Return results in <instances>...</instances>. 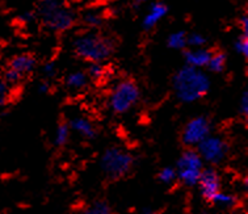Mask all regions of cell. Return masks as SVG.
Returning a JSON list of instances; mask_svg holds the SVG:
<instances>
[{"label":"cell","mask_w":248,"mask_h":214,"mask_svg":"<svg viewBox=\"0 0 248 214\" xmlns=\"http://www.w3.org/2000/svg\"><path fill=\"white\" fill-rule=\"evenodd\" d=\"M210 132H212L210 120L205 116H197L185 123L183 133H181V141L186 147L194 149L205 138L210 136Z\"/></svg>","instance_id":"8"},{"label":"cell","mask_w":248,"mask_h":214,"mask_svg":"<svg viewBox=\"0 0 248 214\" xmlns=\"http://www.w3.org/2000/svg\"><path fill=\"white\" fill-rule=\"evenodd\" d=\"M242 29H243V34L247 36L248 34V17L247 16H243L242 17Z\"/></svg>","instance_id":"31"},{"label":"cell","mask_w":248,"mask_h":214,"mask_svg":"<svg viewBox=\"0 0 248 214\" xmlns=\"http://www.w3.org/2000/svg\"><path fill=\"white\" fill-rule=\"evenodd\" d=\"M140 3H144V1H147V0H138Z\"/></svg>","instance_id":"33"},{"label":"cell","mask_w":248,"mask_h":214,"mask_svg":"<svg viewBox=\"0 0 248 214\" xmlns=\"http://www.w3.org/2000/svg\"><path fill=\"white\" fill-rule=\"evenodd\" d=\"M20 20H21V21H24V23H32L33 20H34V15L31 14V12H27V14L21 15Z\"/></svg>","instance_id":"29"},{"label":"cell","mask_w":248,"mask_h":214,"mask_svg":"<svg viewBox=\"0 0 248 214\" xmlns=\"http://www.w3.org/2000/svg\"><path fill=\"white\" fill-rule=\"evenodd\" d=\"M239 110L242 112L243 116H247L248 114V92L243 91L242 93V97H240L239 101Z\"/></svg>","instance_id":"27"},{"label":"cell","mask_w":248,"mask_h":214,"mask_svg":"<svg viewBox=\"0 0 248 214\" xmlns=\"http://www.w3.org/2000/svg\"><path fill=\"white\" fill-rule=\"evenodd\" d=\"M88 84V75L84 71H74L66 77V86L70 90L79 91Z\"/></svg>","instance_id":"14"},{"label":"cell","mask_w":248,"mask_h":214,"mask_svg":"<svg viewBox=\"0 0 248 214\" xmlns=\"http://www.w3.org/2000/svg\"><path fill=\"white\" fill-rule=\"evenodd\" d=\"M9 99V86L3 77H0V108L7 105Z\"/></svg>","instance_id":"25"},{"label":"cell","mask_w":248,"mask_h":214,"mask_svg":"<svg viewBox=\"0 0 248 214\" xmlns=\"http://www.w3.org/2000/svg\"><path fill=\"white\" fill-rule=\"evenodd\" d=\"M177 100L192 104L202 99L210 90V79L202 70L185 66L175 74L172 80Z\"/></svg>","instance_id":"1"},{"label":"cell","mask_w":248,"mask_h":214,"mask_svg":"<svg viewBox=\"0 0 248 214\" xmlns=\"http://www.w3.org/2000/svg\"><path fill=\"white\" fill-rule=\"evenodd\" d=\"M206 42V38L200 34V33H192L190 36H186V45L192 46L193 49H199L202 47Z\"/></svg>","instance_id":"22"},{"label":"cell","mask_w":248,"mask_h":214,"mask_svg":"<svg viewBox=\"0 0 248 214\" xmlns=\"http://www.w3.org/2000/svg\"><path fill=\"white\" fill-rule=\"evenodd\" d=\"M50 90V86H49V83H46V82H42L40 83V86H38V91L41 92V93H47Z\"/></svg>","instance_id":"30"},{"label":"cell","mask_w":248,"mask_h":214,"mask_svg":"<svg viewBox=\"0 0 248 214\" xmlns=\"http://www.w3.org/2000/svg\"><path fill=\"white\" fill-rule=\"evenodd\" d=\"M134 166V158L129 151L121 147H109L100 159V167L109 180H120L130 172Z\"/></svg>","instance_id":"4"},{"label":"cell","mask_w":248,"mask_h":214,"mask_svg":"<svg viewBox=\"0 0 248 214\" xmlns=\"http://www.w3.org/2000/svg\"><path fill=\"white\" fill-rule=\"evenodd\" d=\"M140 97V87L131 79H122L113 86L109 93V109L114 114H125L136 107Z\"/></svg>","instance_id":"5"},{"label":"cell","mask_w":248,"mask_h":214,"mask_svg":"<svg viewBox=\"0 0 248 214\" xmlns=\"http://www.w3.org/2000/svg\"><path fill=\"white\" fill-rule=\"evenodd\" d=\"M226 66V55L223 53H216V54L210 55V60H209L208 67L213 73H221L223 71Z\"/></svg>","instance_id":"18"},{"label":"cell","mask_w":248,"mask_h":214,"mask_svg":"<svg viewBox=\"0 0 248 214\" xmlns=\"http://www.w3.org/2000/svg\"><path fill=\"white\" fill-rule=\"evenodd\" d=\"M167 45L171 47V49H175V50H180V49H184L186 46V34L184 32H175L170 34L167 40Z\"/></svg>","instance_id":"19"},{"label":"cell","mask_w":248,"mask_h":214,"mask_svg":"<svg viewBox=\"0 0 248 214\" xmlns=\"http://www.w3.org/2000/svg\"><path fill=\"white\" fill-rule=\"evenodd\" d=\"M72 47L80 58L91 63H101L113 53L112 41L96 33H84L78 36L72 42Z\"/></svg>","instance_id":"2"},{"label":"cell","mask_w":248,"mask_h":214,"mask_svg":"<svg viewBox=\"0 0 248 214\" xmlns=\"http://www.w3.org/2000/svg\"><path fill=\"white\" fill-rule=\"evenodd\" d=\"M203 167V162L196 149H186L179 156L176 163V175L186 187H196Z\"/></svg>","instance_id":"6"},{"label":"cell","mask_w":248,"mask_h":214,"mask_svg":"<svg viewBox=\"0 0 248 214\" xmlns=\"http://www.w3.org/2000/svg\"><path fill=\"white\" fill-rule=\"evenodd\" d=\"M212 202L216 204L217 206H219V208L229 209V208H232V206L236 205V197L232 193H226V192L221 191L214 196Z\"/></svg>","instance_id":"16"},{"label":"cell","mask_w":248,"mask_h":214,"mask_svg":"<svg viewBox=\"0 0 248 214\" xmlns=\"http://www.w3.org/2000/svg\"><path fill=\"white\" fill-rule=\"evenodd\" d=\"M40 16L46 27L55 31H67L75 23V14L63 0H41Z\"/></svg>","instance_id":"3"},{"label":"cell","mask_w":248,"mask_h":214,"mask_svg":"<svg viewBox=\"0 0 248 214\" xmlns=\"http://www.w3.org/2000/svg\"><path fill=\"white\" fill-rule=\"evenodd\" d=\"M68 126H70L71 132L77 133L78 136L86 138V139H93L97 136V129H96L95 123L84 116L72 117L68 122Z\"/></svg>","instance_id":"10"},{"label":"cell","mask_w":248,"mask_h":214,"mask_svg":"<svg viewBox=\"0 0 248 214\" xmlns=\"http://www.w3.org/2000/svg\"><path fill=\"white\" fill-rule=\"evenodd\" d=\"M70 134H71V130H70L68 123H59L54 132V143L57 146H59V147H62V146L66 145L68 142V139H70Z\"/></svg>","instance_id":"17"},{"label":"cell","mask_w":248,"mask_h":214,"mask_svg":"<svg viewBox=\"0 0 248 214\" xmlns=\"http://www.w3.org/2000/svg\"><path fill=\"white\" fill-rule=\"evenodd\" d=\"M42 70H44V74H45L47 77L54 76L55 64L53 63V62H49V63H46L45 66H44V69H42Z\"/></svg>","instance_id":"28"},{"label":"cell","mask_w":248,"mask_h":214,"mask_svg":"<svg viewBox=\"0 0 248 214\" xmlns=\"http://www.w3.org/2000/svg\"><path fill=\"white\" fill-rule=\"evenodd\" d=\"M86 74L88 75V77H92V79L97 80V79L104 77L105 67L101 63H91Z\"/></svg>","instance_id":"21"},{"label":"cell","mask_w":248,"mask_h":214,"mask_svg":"<svg viewBox=\"0 0 248 214\" xmlns=\"http://www.w3.org/2000/svg\"><path fill=\"white\" fill-rule=\"evenodd\" d=\"M167 7L163 3H155V4L151 5V8L143 18L144 29H153L167 15Z\"/></svg>","instance_id":"13"},{"label":"cell","mask_w":248,"mask_h":214,"mask_svg":"<svg viewBox=\"0 0 248 214\" xmlns=\"http://www.w3.org/2000/svg\"><path fill=\"white\" fill-rule=\"evenodd\" d=\"M200 193L205 200L212 201L214 199L217 193H219L222 191V180L219 173L217 172V169L214 167H208L203 168L201 172V176L199 179Z\"/></svg>","instance_id":"9"},{"label":"cell","mask_w":248,"mask_h":214,"mask_svg":"<svg viewBox=\"0 0 248 214\" xmlns=\"http://www.w3.org/2000/svg\"><path fill=\"white\" fill-rule=\"evenodd\" d=\"M84 23L88 27H100L103 24V17H101V15L95 12V11H90L84 15Z\"/></svg>","instance_id":"23"},{"label":"cell","mask_w":248,"mask_h":214,"mask_svg":"<svg viewBox=\"0 0 248 214\" xmlns=\"http://www.w3.org/2000/svg\"><path fill=\"white\" fill-rule=\"evenodd\" d=\"M202 214H203V213H202Z\"/></svg>","instance_id":"34"},{"label":"cell","mask_w":248,"mask_h":214,"mask_svg":"<svg viewBox=\"0 0 248 214\" xmlns=\"http://www.w3.org/2000/svg\"><path fill=\"white\" fill-rule=\"evenodd\" d=\"M36 60L29 54H20L14 57L9 62V69L18 73L21 76L31 74L36 69Z\"/></svg>","instance_id":"12"},{"label":"cell","mask_w":248,"mask_h":214,"mask_svg":"<svg viewBox=\"0 0 248 214\" xmlns=\"http://www.w3.org/2000/svg\"><path fill=\"white\" fill-rule=\"evenodd\" d=\"M158 179L163 184H172V183L177 180V175H176V169L175 167H163L158 173Z\"/></svg>","instance_id":"20"},{"label":"cell","mask_w":248,"mask_h":214,"mask_svg":"<svg viewBox=\"0 0 248 214\" xmlns=\"http://www.w3.org/2000/svg\"><path fill=\"white\" fill-rule=\"evenodd\" d=\"M196 151L199 153L203 163L206 162L210 166H217L226 159L229 153V145L223 138L210 134L197 146Z\"/></svg>","instance_id":"7"},{"label":"cell","mask_w":248,"mask_h":214,"mask_svg":"<svg viewBox=\"0 0 248 214\" xmlns=\"http://www.w3.org/2000/svg\"><path fill=\"white\" fill-rule=\"evenodd\" d=\"M3 79H4L5 83H7L8 86H12V84H17V83H20V80L23 79V76L18 73H16V71H14V70L8 69L5 71Z\"/></svg>","instance_id":"26"},{"label":"cell","mask_w":248,"mask_h":214,"mask_svg":"<svg viewBox=\"0 0 248 214\" xmlns=\"http://www.w3.org/2000/svg\"><path fill=\"white\" fill-rule=\"evenodd\" d=\"M136 214H156V212L154 209H151V208H144V209L137 212Z\"/></svg>","instance_id":"32"},{"label":"cell","mask_w":248,"mask_h":214,"mask_svg":"<svg viewBox=\"0 0 248 214\" xmlns=\"http://www.w3.org/2000/svg\"><path fill=\"white\" fill-rule=\"evenodd\" d=\"M235 50L236 53H239L243 57H247L248 55V37L246 34L240 36L236 41H235Z\"/></svg>","instance_id":"24"},{"label":"cell","mask_w":248,"mask_h":214,"mask_svg":"<svg viewBox=\"0 0 248 214\" xmlns=\"http://www.w3.org/2000/svg\"><path fill=\"white\" fill-rule=\"evenodd\" d=\"M212 53L203 47H199V49H190V50L185 51V62L186 66L193 67V69L202 70L203 67H206L210 60Z\"/></svg>","instance_id":"11"},{"label":"cell","mask_w":248,"mask_h":214,"mask_svg":"<svg viewBox=\"0 0 248 214\" xmlns=\"http://www.w3.org/2000/svg\"><path fill=\"white\" fill-rule=\"evenodd\" d=\"M79 214H113V210L107 201L99 200L93 201L92 204L83 208Z\"/></svg>","instance_id":"15"}]
</instances>
